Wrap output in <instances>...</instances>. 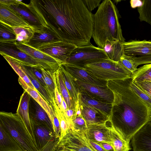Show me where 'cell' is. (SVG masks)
I'll use <instances>...</instances> for the list:
<instances>
[{"label": "cell", "mask_w": 151, "mask_h": 151, "mask_svg": "<svg viewBox=\"0 0 151 151\" xmlns=\"http://www.w3.org/2000/svg\"><path fill=\"white\" fill-rule=\"evenodd\" d=\"M111 125L109 120L103 123L89 125L84 131L89 140L105 142L112 146L111 135Z\"/></svg>", "instance_id": "8fae6325"}, {"label": "cell", "mask_w": 151, "mask_h": 151, "mask_svg": "<svg viewBox=\"0 0 151 151\" xmlns=\"http://www.w3.org/2000/svg\"><path fill=\"white\" fill-rule=\"evenodd\" d=\"M94 142L99 145L106 151H114L113 147L109 144L104 142Z\"/></svg>", "instance_id": "7dc6e473"}, {"label": "cell", "mask_w": 151, "mask_h": 151, "mask_svg": "<svg viewBox=\"0 0 151 151\" xmlns=\"http://www.w3.org/2000/svg\"><path fill=\"white\" fill-rule=\"evenodd\" d=\"M54 98L56 103L60 109L61 107L62 97L58 88L57 83L54 91Z\"/></svg>", "instance_id": "bcb514c9"}, {"label": "cell", "mask_w": 151, "mask_h": 151, "mask_svg": "<svg viewBox=\"0 0 151 151\" xmlns=\"http://www.w3.org/2000/svg\"><path fill=\"white\" fill-rule=\"evenodd\" d=\"M109 58L103 49L91 44L77 46L65 63L83 68L86 65Z\"/></svg>", "instance_id": "8992f818"}, {"label": "cell", "mask_w": 151, "mask_h": 151, "mask_svg": "<svg viewBox=\"0 0 151 151\" xmlns=\"http://www.w3.org/2000/svg\"><path fill=\"white\" fill-rule=\"evenodd\" d=\"M31 98L30 95L24 90L20 96L16 113L22 120L29 134L36 144L33 126L31 122L29 114V102Z\"/></svg>", "instance_id": "ac0fdd59"}, {"label": "cell", "mask_w": 151, "mask_h": 151, "mask_svg": "<svg viewBox=\"0 0 151 151\" xmlns=\"http://www.w3.org/2000/svg\"><path fill=\"white\" fill-rule=\"evenodd\" d=\"M8 62L15 72L25 82L30 88L36 90L30 82L29 79L22 69L19 62L15 59L2 53H0Z\"/></svg>", "instance_id": "4dcf8cb0"}, {"label": "cell", "mask_w": 151, "mask_h": 151, "mask_svg": "<svg viewBox=\"0 0 151 151\" xmlns=\"http://www.w3.org/2000/svg\"><path fill=\"white\" fill-rule=\"evenodd\" d=\"M131 78L108 81L106 84L114 96L110 121L128 143L139 130L151 121V107L131 88Z\"/></svg>", "instance_id": "7a4b0ae2"}, {"label": "cell", "mask_w": 151, "mask_h": 151, "mask_svg": "<svg viewBox=\"0 0 151 151\" xmlns=\"http://www.w3.org/2000/svg\"><path fill=\"white\" fill-rule=\"evenodd\" d=\"M55 151H97L91 145L84 130L69 128L66 135L58 139Z\"/></svg>", "instance_id": "52a82bcc"}, {"label": "cell", "mask_w": 151, "mask_h": 151, "mask_svg": "<svg viewBox=\"0 0 151 151\" xmlns=\"http://www.w3.org/2000/svg\"><path fill=\"white\" fill-rule=\"evenodd\" d=\"M22 1L16 0L14 4L6 6L18 14L37 30L45 27L32 3L30 2L29 4H26Z\"/></svg>", "instance_id": "30bf717a"}, {"label": "cell", "mask_w": 151, "mask_h": 151, "mask_svg": "<svg viewBox=\"0 0 151 151\" xmlns=\"http://www.w3.org/2000/svg\"><path fill=\"white\" fill-rule=\"evenodd\" d=\"M122 42L119 41L106 40L103 49L109 59L116 62L119 60L124 54Z\"/></svg>", "instance_id": "83f0119b"}, {"label": "cell", "mask_w": 151, "mask_h": 151, "mask_svg": "<svg viewBox=\"0 0 151 151\" xmlns=\"http://www.w3.org/2000/svg\"><path fill=\"white\" fill-rule=\"evenodd\" d=\"M20 85L35 101L37 102L47 113L52 123L55 112L52 106L50 105L36 90L29 87L20 78H18Z\"/></svg>", "instance_id": "cb8c5ba5"}, {"label": "cell", "mask_w": 151, "mask_h": 151, "mask_svg": "<svg viewBox=\"0 0 151 151\" xmlns=\"http://www.w3.org/2000/svg\"><path fill=\"white\" fill-rule=\"evenodd\" d=\"M133 82L151 81V63L145 64L137 68L131 75Z\"/></svg>", "instance_id": "d6a6232c"}, {"label": "cell", "mask_w": 151, "mask_h": 151, "mask_svg": "<svg viewBox=\"0 0 151 151\" xmlns=\"http://www.w3.org/2000/svg\"><path fill=\"white\" fill-rule=\"evenodd\" d=\"M34 133L38 150L42 149L55 137L54 130L42 125H34Z\"/></svg>", "instance_id": "7402d4cb"}, {"label": "cell", "mask_w": 151, "mask_h": 151, "mask_svg": "<svg viewBox=\"0 0 151 151\" xmlns=\"http://www.w3.org/2000/svg\"><path fill=\"white\" fill-rule=\"evenodd\" d=\"M0 151H24L16 140L0 124Z\"/></svg>", "instance_id": "484cf974"}, {"label": "cell", "mask_w": 151, "mask_h": 151, "mask_svg": "<svg viewBox=\"0 0 151 151\" xmlns=\"http://www.w3.org/2000/svg\"><path fill=\"white\" fill-rule=\"evenodd\" d=\"M79 102L85 105L95 108L105 115L109 118L112 108V104L103 102L88 94L79 89Z\"/></svg>", "instance_id": "ffe728a7"}, {"label": "cell", "mask_w": 151, "mask_h": 151, "mask_svg": "<svg viewBox=\"0 0 151 151\" xmlns=\"http://www.w3.org/2000/svg\"><path fill=\"white\" fill-rule=\"evenodd\" d=\"M87 126L82 115L77 116L72 120V124L70 128L73 130H84Z\"/></svg>", "instance_id": "ab89813d"}, {"label": "cell", "mask_w": 151, "mask_h": 151, "mask_svg": "<svg viewBox=\"0 0 151 151\" xmlns=\"http://www.w3.org/2000/svg\"><path fill=\"white\" fill-rule=\"evenodd\" d=\"M83 68L96 78L107 81L131 78L132 75L119 62L109 58L86 65Z\"/></svg>", "instance_id": "5b68a950"}, {"label": "cell", "mask_w": 151, "mask_h": 151, "mask_svg": "<svg viewBox=\"0 0 151 151\" xmlns=\"http://www.w3.org/2000/svg\"><path fill=\"white\" fill-rule=\"evenodd\" d=\"M65 86L72 99L75 106L79 102L80 93L79 87L75 79L64 68L61 64L59 66Z\"/></svg>", "instance_id": "d4e9b609"}, {"label": "cell", "mask_w": 151, "mask_h": 151, "mask_svg": "<svg viewBox=\"0 0 151 151\" xmlns=\"http://www.w3.org/2000/svg\"><path fill=\"white\" fill-rule=\"evenodd\" d=\"M55 73L58 88L66 103L68 109H74L76 106L64 83L59 67Z\"/></svg>", "instance_id": "f546056e"}, {"label": "cell", "mask_w": 151, "mask_h": 151, "mask_svg": "<svg viewBox=\"0 0 151 151\" xmlns=\"http://www.w3.org/2000/svg\"><path fill=\"white\" fill-rule=\"evenodd\" d=\"M68 109V107L64 99L62 97V100L61 103V107L60 110L62 112H64Z\"/></svg>", "instance_id": "681fc988"}, {"label": "cell", "mask_w": 151, "mask_h": 151, "mask_svg": "<svg viewBox=\"0 0 151 151\" xmlns=\"http://www.w3.org/2000/svg\"><path fill=\"white\" fill-rule=\"evenodd\" d=\"M119 11L110 0H104L100 4L93 16L92 37L98 47L103 49L106 41H125L119 19Z\"/></svg>", "instance_id": "3957f363"}, {"label": "cell", "mask_w": 151, "mask_h": 151, "mask_svg": "<svg viewBox=\"0 0 151 151\" xmlns=\"http://www.w3.org/2000/svg\"><path fill=\"white\" fill-rule=\"evenodd\" d=\"M31 69L36 78L42 85L46 88V86L42 73H40L36 68L31 67Z\"/></svg>", "instance_id": "f6af8a7d"}, {"label": "cell", "mask_w": 151, "mask_h": 151, "mask_svg": "<svg viewBox=\"0 0 151 151\" xmlns=\"http://www.w3.org/2000/svg\"><path fill=\"white\" fill-rule=\"evenodd\" d=\"M142 1V5L137 7L139 18L140 21H145L151 25V0Z\"/></svg>", "instance_id": "8d00e7d4"}, {"label": "cell", "mask_w": 151, "mask_h": 151, "mask_svg": "<svg viewBox=\"0 0 151 151\" xmlns=\"http://www.w3.org/2000/svg\"><path fill=\"white\" fill-rule=\"evenodd\" d=\"M0 124L16 140L24 151H39L24 124L17 113L1 111Z\"/></svg>", "instance_id": "277c9868"}, {"label": "cell", "mask_w": 151, "mask_h": 151, "mask_svg": "<svg viewBox=\"0 0 151 151\" xmlns=\"http://www.w3.org/2000/svg\"><path fill=\"white\" fill-rule=\"evenodd\" d=\"M29 110L30 119L33 126L42 125L54 130L52 123L47 113L31 97L29 102Z\"/></svg>", "instance_id": "e0dca14e"}, {"label": "cell", "mask_w": 151, "mask_h": 151, "mask_svg": "<svg viewBox=\"0 0 151 151\" xmlns=\"http://www.w3.org/2000/svg\"><path fill=\"white\" fill-rule=\"evenodd\" d=\"M19 61L22 69L27 76L36 90L51 105L52 100L50 93L46 88L42 85L34 76L31 70V67L26 65Z\"/></svg>", "instance_id": "4316f807"}, {"label": "cell", "mask_w": 151, "mask_h": 151, "mask_svg": "<svg viewBox=\"0 0 151 151\" xmlns=\"http://www.w3.org/2000/svg\"><path fill=\"white\" fill-rule=\"evenodd\" d=\"M0 23L12 28L20 27L37 30L18 14L8 6L0 4Z\"/></svg>", "instance_id": "7c38bea8"}, {"label": "cell", "mask_w": 151, "mask_h": 151, "mask_svg": "<svg viewBox=\"0 0 151 151\" xmlns=\"http://www.w3.org/2000/svg\"><path fill=\"white\" fill-rule=\"evenodd\" d=\"M80 89L89 95L106 103L112 104L114 96L112 91L106 86H101L80 81L75 79Z\"/></svg>", "instance_id": "4fadbf2b"}, {"label": "cell", "mask_w": 151, "mask_h": 151, "mask_svg": "<svg viewBox=\"0 0 151 151\" xmlns=\"http://www.w3.org/2000/svg\"><path fill=\"white\" fill-rule=\"evenodd\" d=\"M132 82L151 98V81Z\"/></svg>", "instance_id": "60d3db41"}, {"label": "cell", "mask_w": 151, "mask_h": 151, "mask_svg": "<svg viewBox=\"0 0 151 151\" xmlns=\"http://www.w3.org/2000/svg\"><path fill=\"white\" fill-rule=\"evenodd\" d=\"M89 140L91 145L97 151H106L94 142L90 140Z\"/></svg>", "instance_id": "c3c4849f"}, {"label": "cell", "mask_w": 151, "mask_h": 151, "mask_svg": "<svg viewBox=\"0 0 151 151\" xmlns=\"http://www.w3.org/2000/svg\"><path fill=\"white\" fill-rule=\"evenodd\" d=\"M40 12L47 27L61 40L77 46L91 44L93 14L82 0H47Z\"/></svg>", "instance_id": "6da1fadb"}, {"label": "cell", "mask_w": 151, "mask_h": 151, "mask_svg": "<svg viewBox=\"0 0 151 151\" xmlns=\"http://www.w3.org/2000/svg\"><path fill=\"white\" fill-rule=\"evenodd\" d=\"M111 124V138L114 151H129L131 149L130 143L127 142L118 129Z\"/></svg>", "instance_id": "f1b7e54d"}, {"label": "cell", "mask_w": 151, "mask_h": 151, "mask_svg": "<svg viewBox=\"0 0 151 151\" xmlns=\"http://www.w3.org/2000/svg\"><path fill=\"white\" fill-rule=\"evenodd\" d=\"M61 64L75 79L93 85L106 86L107 81L96 78L83 68L65 63Z\"/></svg>", "instance_id": "9a60e30c"}, {"label": "cell", "mask_w": 151, "mask_h": 151, "mask_svg": "<svg viewBox=\"0 0 151 151\" xmlns=\"http://www.w3.org/2000/svg\"><path fill=\"white\" fill-rule=\"evenodd\" d=\"M58 139L55 138L50 142L43 148L39 151H55L57 147Z\"/></svg>", "instance_id": "ee69618b"}, {"label": "cell", "mask_w": 151, "mask_h": 151, "mask_svg": "<svg viewBox=\"0 0 151 151\" xmlns=\"http://www.w3.org/2000/svg\"><path fill=\"white\" fill-rule=\"evenodd\" d=\"M52 100L51 105L54 111L58 118L61 129V135L60 138H62L65 136L68 129L69 128L68 122L65 117L63 113L57 106L55 101L54 96H51Z\"/></svg>", "instance_id": "e575fe53"}, {"label": "cell", "mask_w": 151, "mask_h": 151, "mask_svg": "<svg viewBox=\"0 0 151 151\" xmlns=\"http://www.w3.org/2000/svg\"><path fill=\"white\" fill-rule=\"evenodd\" d=\"M136 68L140 65L151 63V55L132 57Z\"/></svg>", "instance_id": "b9f144b4"}, {"label": "cell", "mask_w": 151, "mask_h": 151, "mask_svg": "<svg viewBox=\"0 0 151 151\" xmlns=\"http://www.w3.org/2000/svg\"><path fill=\"white\" fill-rule=\"evenodd\" d=\"M16 36L13 28L0 23V44L16 45Z\"/></svg>", "instance_id": "1f68e13d"}, {"label": "cell", "mask_w": 151, "mask_h": 151, "mask_svg": "<svg viewBox=\"0 0 151 151\" xmlns=\"http://www.w3.org/2000/svg\"><path fill=\"white\" fill-rule=\"evenodd\" d=\"M16 45L17 48L21 51L47 63L56 70L60 65L63 63L61 61L26 44L17 42Z\"/></svg>", "instance_id": "d6986e66"}, {"label": "cell", "mask_w": 151, "mask_h": 151, "mask_svg": "<svg viewBox=\"0 0 151 151\" xmlns=\"http://www.w3.org/2000/svg\"><path fill=\"white\" fill-rule=\"evenodd\" d=\"M131 144L133 151H151V121L134 135Z\"/></svg>", "instance_id": "5bb4252c"}, {"label": "cell", "mask_w": 151, "mask_h": 151, "mask_svg": "<svg viewBox=\"0 0 151 151\" xmlns=\"http://www.w3.org/2000/svg\"><path fill=\"white\" fill-rule=\"evenodd\" d=\"M59 40H61L55 33L49 29L44 27L35 31L32 38L26 44L36 49L42 44Z\"/></svg>", "instance_id": "44dd1931"}, {"label": "cell", "mask_w": 151, "mask_h": 151, "mask_svg": "<svg viewBox=\"0 0 151 151\" xmlns=\"http://www.w3.org/2000/svg\"><path fill=\"white\" fill-rule=\"evenodd\" d=\"M124 54L133 57L151 55V41L132 40L122 42Z\"/></svg>", "instance_id": "2e32d148"}, {"label": "cell", "mask_w": 151, "mask_h": 151, "mask_svg": "<svg viewBox=\"0 0 151 151\" xmlns=\"http://www.w3.org/2000/svg\"><path fill=\"white\" fill-rule=\"evenodd\" d=\"M129 84L131 88L133 91L145 102L149 106L151 107V98L134 84L132 81L131 78Z\"/></svg>", "instance_id": "f35d334b"}, {"label": "cell", "mask_w": 151, "mask_h": 151, "mask_svg": "<svg viewBox=\"0 0 151 151\" xmlns=\"http://www.w3.org/2000/svg\"><path fill=\"white\" fill-rule=\"evenodd\" d=\"M77 47L72 43L59 40L42 44L36 49L65 63L71 52Z\"/></svg>", "instance_id": "9c48e42d"}, {"label": "cell", "mask_w": 151, "mask_h": 151, "mask_svg": "<svg viewBox=\"0 0 151 151\" xmlns=\"http://www.w3.org/2000/svg\"><path fill=\"white\" fill-rule=\"evenodd\" d=\"M87 9L91 12L95 8L99 6L101 0H82Z\"/></svg>", "instance_id": "7bdbcfd3"}, {"label": "cell", "mask_w": 151, "mask_h": 151, "mask_svg": "<svg viewBox=\"0 0 151 151\" xmlns=\"http://www.w3.org/2000/svg\"><path fill=\"white\" fill-rule=\"evenodd\" d=\"M40 70L42 75L47 89L50 96H54V91L56 84L55 70L43 68H41Z\"/></svg>", "instance_id": "836d02e7"}, {"label": "cell", "mask_w": 151, "mask_h": 151, "mask_svg": "<svg viewBox=\"0 0 151 151\" xmlns=\"http://www.w3.org/2000/svg\"><path fill=\"white\" fill-rule=\"evenodd\" d=\"M132 57L124 54L121 58L119 62L132 74L134 73L137 68L134 65Z\"/></svg>", "instance_id": "74e56055"}, {"label": "cell", "mask_w": 151, "mask_h": 151, "mask_svg": "<svg viewBox=\"0 0 151 151\" xmlns=\"http://www.w3.org/2000/svg\"><path fill=\"white\" fill-rule=\"evenodd\" d=\"M79 103L81 114L87 126L90 125L103 123L109 120V117L96 109L82 104L79 102Z\"/></svg>", "instance_id": "603a6c76"}, {"label": "cell", "mask_w": 151, "mask_h": 151, "mask_svg": "<svg viewBox=\"0 0 151 151\" xmlns=\"http://www.w3.org/2000/svg\"><path fill=\"white\" fill-rule=\"evenodd\" d=\"M0 53L12 57L26 65L39 70L43 68L56 70L47 63L35 58L21 51L17 48L16 45L0 44Z\"/></svg>", "instance_id": "ba28073f"}, {"label": "cell", "mask_w": 151, "mask_h": 151, "mask_svg": "<svg viewBox=\"0 0 151 151\" xmlns=\"http://www.w3.org/2000/svg\"><path fill=\"white\" fill-rule=\"evenodd\" d=\"M16 36L17 42L27 44L32 37L34 32L33 30L20 27L12 28Z\"/></svg>", "instance_id": "d590c367"}]
</instances>
